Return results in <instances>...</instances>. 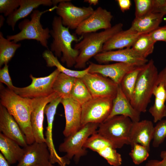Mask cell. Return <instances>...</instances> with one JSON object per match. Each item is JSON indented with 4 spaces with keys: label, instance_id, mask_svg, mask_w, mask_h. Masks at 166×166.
<instances>
[{
    "label": "cell",
    "instance_id": "6da1fadb",
    "mask_svg": "<svg viewBox=\"0 0 166 166\" xmlns=\"http://www.w3.org/2000/svg\"><path fill=\"white\" fill-rule=\"evenodd\" d=\"M0 104L4 107L19 125L28 144L35 142L30 122L34 99L23 97L12 90L0 85Z\"/></svg>",
    "mask_w": 166,
    "mask_h": 166
},
{
    "label": "cell",
    "instance_id": "7a4b0ae2",
    "mask_svg": "<svg viewBox=\"0 0 166 166\" xmlns=\"http://www.w3.org/2000/svg\"><path fill=\"white\" fill-rule=\"evenodd\" d=\"M52 26L50 33L53 40L50 50L57 57H61V61L65 63L68 67L74 66L79 52L72 47V44L80 41L82 36L78 38L76 34H71L69 29L63 25L61 18L58 16L54 17Z\"/></svg>",
    "mask_w": 166,
    "mask_h": 166
},
{
    "label": "cell",
    "instance_id": "3957f363",
    "mask_svg": "<svg viewBox=\"0 0 166 166\" xmlns=\"http://www.w3.org/2000/svg\"><path fill=\"white\" fill-rule=\"evenodd\" d=\"M123 27V24L119 23L103 31L82 35V39L73 48L79 52L75 68H85L89 59L102 52L104 44L114 35L122 30Z\"/></svg>",
    "mask_w": 166,
    "mask_h": 166
},
{
    "label": "cell",
    "instance_id": "277c9868",
    "mask_svg": "<svg viewBox=\"0 0 166 166\" xmlns=\"http://www.w3.org/2000/svg\"><path fill=\"white\" fill-rule=\"evenodd\" d=\"M158 72L152 59L144 65L140 72L130 101L140 113L146 112L154 89L157 86Z\"/></svg>",
    "mask_w": 166,
    "mask_h": 166
},
{
    "label": "cell",
    "instance_id": "5b68a950",
    "mask_svg": "<svg viewBox=\"0 0 166 166\" xmlns=\"http://www.w3.org/2000/svg\"><path fill=\"white\" fill-rule=\"evenodd\" d=\"M57 6L43 11L35 10L31 13L30 19H25L18 25L20 31L17 34L7 35L6 38L15 43L25 40H34L40 42L43 46L49 49L48 40L51 36L48 27L43 28L40 22L44 13L56 10Z\"/></svg>",
    "mask_w": 166,
    "mask_h": 166
},
{
    "label": "cell",
    "instance_id": "8992f818",
    "mask_svg": "<svg viewBox=\"0 0 166 166\" xmlns=\"http://www.w3.org/2000/svg\"><path fill=\"white\" fill-rule=\"evenodd\" d=\"M132 121L128 117L118 115L100 124L97 132L115 148L130 145V135Z\"/></svg>",
    "mask_w": 166,
    "mask_h": 166
},
{
    "label": "cell",
    "instance_id": "52a82bcc",
    "mask_svg": "<svg viewBox=\"0 0 166 166\" xmlns=\"http://www.w3.org/2000/svg\"><path fill=\"white\" fill-rule=\"evenodd\" d=\"M99 124L90 123L83 126L76 132L65 137L59 145V151L66 153L64 156L68 160L74 157V160L78 162L81 157L87 154L84 145L88 138L97 132Z\"/></svg>",
    "mask_w": 166,
    "mask_h": 166
},
{
    "label": "cell",
    "instance_id": "ba28073f",
    "mask_svg": "<svg viewBox=\"0 0 166 166\" xmlns=\"http://www.w3.org/2000/svg\"><path fill=\"white\" fill-rule=\"evenodd\" d=\"M113 100L93 97L81 105L82 126L90 123L101 124L105 121L111 112Z\"/></svg>",
    "mask_w": 166,
    "mask_h": 166
},
{
    "label": "cell",
    "instance_id": "9c48e42d",
    "mask_svg": "<svg viewBox=\"0 0 166 166\" xmlns=\"http://www.w3.org/2000/svg\"><path fill=\"white\" fill-rule=\"evenodd\" d=\"M60 73L56 69L49 75L44 77H36L31 74L30 77L32 82L30 85L22 88L14 86L12 90L23 97L34 99L48 97L54 92L53 84Z\"/></svg>",
    "mask_w": 166,
    "mask_h": 166
},
{
    "label": "cell",
    "instance_id": "30bf717a",
    "mask_svg": "<svg viewBox=\"0 0 166 166\" xmlns=\"http://www.w3.org/2000/svg\"><path fill=\"white\" fill-rule=\"evenodd\" d=\"M66 1L59 3L56 9L57 14L61 19L63 25L69 29L75 30L94 10L91 6L80 7Z\"/></svg>",
    "mask_w": 166,
    "mask_h": 166
},
{
    "label": "cell",
    "instance_id": "8fae6325",
    "mask_svg": "<svg viewBox=\"0 0 166 166\" xmlns=\"http://www.w3.org/2000/svg\"><path fill=\"white\" fill-rule=\"evenodd\" d=\"M92 97H105L113 100L118 85L110 79L97 73H88L81 78Z\"/></svg>",
    "mask_w": 166,
    "mask_h": 166
},
{
    "label": "cell",
    "instance_id": "7c38bea8",
    "mask_svg": "<svg viewBox=\"0 0 166 166\" xmlns=\"http://www.w3.org/2000/svg\"><path fill=\"white\" fill-rule=\"evenodd\" d=\"M93 58L99 64L111 62L129 64L137 66L144 65L148 61L135 52L131 48L102 51Z\"/></svg>",
    "mask_w": 166,
    "mask_h": 166
},
{
    "label": "cell",
    "instance_id": "4fadbf2b",
    "mask_svg": "<svg viewBox=\"0 0 166 166\" xmlns=\"http://www.w3.org/2000/svg\"><path fill=\"white\" fill-rule=\"evenodd\" d=\"M23 148L24 153L16 166H54L45 142H35Z\"/></svg>",
    "mask_w": 166,
    "mask_h": 166
},
{
    "label": "cell",
    "instance_id": "5bb4252c",
    "mask_svg": "<svg viewBox=\"0 0 166 166\" xmlns=\"http://www.w3.org/2000/svg\"><path fill=\"white\" fill-rule=\"evenodd\" d=\"M62 98L58 97L53 100L45 106L44 114L46 115L47 126L45 132V143L47 144L50 154V160L53 164L58 163L60 166H66L70 163V160L64 156L60 157L58 155L54 146L52 136V129L55 115L57 106L61 103Z\"/></svg>",
    "mask_w": 166,
    "mask_h": 166
},
{
    "label": "cell",
    "instance_id": "9a60e30c",
    "mask_svg": "<svg viewBox=\"0 0 166 166\" xmlns=\"http://www.w3.org/2000/svg\"><path fill=\"white\" fill-rule=\"evenodd\" d=\"M113 15L111 12L101 7H99L75 30V34L82 35L96 32L101 29L106 30L112 26Z\"/></svg>",
    "mask_w": 166,
    "mask_h": 166
},
{
    "label": "cell",
    "instance_id": "2e32d148",
    "mask_svg": "<svg viewBox=\"0 0 166 166\" xmlns=\"http://www.w3.org/2000/svg\"><path fill=\"white\" fill-rule=\"evenodd\" d=\"M58 97L57 94L54 92L47 97L34 99L30 122L35 142H45L43 133L45 108L47 105Z\"/></svg>",
    "mask_w": 166,
    "mask_h": 166
},
{
    "label": "cell",
    "instance_id": "e0dca14e",
    "mask_svg": "<svg viewBox=\"0 0 166 166\" xmlns=\"http://www.w3.org/2000/svg\"><path fill=\"white\" fill-rule=\"evenodd\" d=\"M61 103L64 109L65 124L63 132L67 137L78 130L81 124V105L71 97L62 99Z\"/></svg>",
    "mask_w": 166,
    "mask_h": 166
},
{
    "label": "cell",
    "instance_id": "ac0fdd59",
    "mask_svg": "<svg viewBox=\"0 0 166 166\" xmlns=\"http://www.w3.org/2000/svg\"><path fill=\"white\" fill-rule=\"evenodd\" d=\"M0 131L21 147L28 145L26 136L19 125L6 109L0 105Z\"/></svg>",
    "mask_w": 166,
    "mask_h": 166
},
{
    "label": "cell",
    "instance_id": "d6986e66",
    "mask_svg": "<svg viewBox=\"0 0 166 166\" xmlns=\"http://www.w3.org/2000/svg\"><path fill=\"white\" fill-rule=\"evenodd\" d=\"M88 67L89 73L101 74L110 79L119 85L124 76L137 66L121 62L103 65L90 62Z\"/></svg>",
    "mask_w": 166,
    "mask_h": 166
},
{
    "label": "cell",
    "instance_id": "ffe728a7",
    "mask_svg": "<svg viewBox=\"0 0 166 166\" xmlns=\"http://www.w3.org/2000/svg\"><path fill=\"white\" fill-rule=\"evenodd\" d=\"M154 128L150 121L144 120L133 122L130 135V145L137 143L145 147L150 151V144L153 139Z\"/></svg>",
    "mask_w": 166,
    "mask_h": 166
},
{
    "label": "cell",
    "instance_id": "44dd1931",
    "mask_svg": "<svg viewBox=\"0 0 166 166\" xmlns=\"http://www.w3.org/2000/svg\"><path fill=\"white\" fill-rule=\"evenodd\" d=\"M140 113L132 107L118 85L116 96L113 100L111 112L106 120L116 116L122 115L128 117L133 122L138 121Z\"/></svg>",
    "mask_w": 166,
    "mask_h": 166
},
{
    "label": "cell",
    "instance_id": "7402d4cb",
    "mask_svg": "<svg viewBox=\"0 0 166 166\" xmlns=\"http://www.w3.org/2000/svg\"><path fill=\"white\" fill-rule=\"evenodd\" d=\"M41 5L50 6L53 4L51 0H20L19 7L7 17V24L14 31L19 20L26 17Z\"/></svg>",
    "mask_w": 166,
    "mask_h": 166
},
{
    "label": "cell",
    "instance_id": "603a6c76",
    "mask_svg": "<svg viewBox=\"0 0 166 166\" xmlns=\"http://www.w3.org/2000/svg\"><path fill=\"white\" fill-rule=\"evenodd\" d=\"M141 34L130 28L126 30H122L114 35L104 44L102 51L131 48Z\"/></svg>",
    "mask_w": 166,
    "mask_h": 166
},
{
    "label": "cell",
    "instance_id": "cb8c5ba5",
    "mask_svg": "<svg viewBox=\"0 0 166 166\" xmlns=\"http://www.w3.org/2000/svg\"><path fill=\"white\" fill-rule=\"evenodd\" d=\"M164 15L162 13L152 12L135 18L130 28L141 34L150 33L159 27Z\"/></svg>",
    "mask_w": 166,
    "mask_h": 166
},
{
    "label": "cell",
    "instance_id": "d4e9b609",
    "mask_svg": "<svg viewBox=\"0 0 166 166\" xmlns=\"http://www.w3.org/2000/svg\"><path fill=\"white\" fill-rule=\"evenodd\" d=\"M14 140L0 133V151L10 165L18 162L24 152V148Z\"/></svg>",
    "mask_w": 166,
    "mask_h": 166
},
{
    "label": "cell",
    "instance_id": "484cf974",
    "mask_svg": "<svg viewBox=\"0 0 166 166\" xmlns=\"http://www.w3.org/2000/svg\"><path fill=\"white\" fill-rule=\"evenodd\" d=\"M153 95L154 103L148 111L153 118V122L156 123L166 117V90L163 85L160 84L156 87Z\"/></svg>",
    "mask_w": 166,
    "mask_h": 166
},
{
    "label": "cell",
    "instance_id": "4316f807",
    "mask_svg": "<svg viewBox=\"0 0 166 166\" xmlns=\"http://www.w3.org/2000/svg\"><path fill=\"white\" fill-rule=\"evenodd\" d=\"M42 57L49 67H55L61 73L76 78H81L89 72L88 67L81 70H76L69 69L62 65L56 57L49 49L45 50L42 53Z\"/></svg>",
    "mask_w": 166,
    "mask_h": 166
},
{
    "label": "cell",
    "instance_id": "83f0119b",
    "mask_svg": "<svg viewBox=\"0 0 166 166\" xmlns=\"http://www.w3.org/2000/svg\"><path fill=\"white\" fill-rule=\"evenodd\" d=\"M76 78L60 72L53 83V92L62 99L70 97Z\"/></svg>",
    "mask_w": 166,
    "mask_h": 166
},
{
    "label": "cell",
    "instance_id": "f1b7e54d",
    "mask_svg": "<svg viewBox=\"0 0 166 166\" xmlns=\"http://www.w3.org/2000/svg\"><path fill=\"white\" fill-rule=\"evenodd\" d=\"M21 46L20 43L14 42L4 37L0 32V67L7 64L14 57L17 49Z\"/></svg>",
    "mask_w": 166,
    "mask_h": 166
},
{
    "label": "cell",
    "instance_id": "f546056e",
    "mask_svg": "<svg viewBox=\"0 0 166 166\" xmlns=\"http://www.w3.org/2000/svg\"><path fill=\"white\" fill-rule=\"evenodd\" d=\"M155 43L149 33L143 34L138 37L131 48L140 55L147 58L153 53Z\"/></svg>",
    "mask_w": 166,
    "mask_h": 166
},
{
    "label": "cell",
    "instance_id": "4dcf8cb0",
    "mask_svg": "<svg viewBox=\"0 0 166 166\" xmlns=\"http://www.w3.org/2000/svg\"><path fill=\"white\" fill-rule=\"evenodd\" d=\"M144 65L137 66L126 73L123 77L120 85L129 101L131 98L139 74Z\"/></svg>",
    "mask_w": 166,
    "mask_h": 166
},
{
    "label": "cell",
    "instance_id": "1f68e13d",
    "mask_svg": "<svg viewBox=\"0 0 166 166\" xmlns=\"http://www.w3.org/2000/svg\"><path fill=\"white\" fill-rule=\"evenodd\" d=\"M70 97L81 105L93 97L87 86L81 78H76Z\"/></svg>",
    "mask_w": 166,
    "mask_h": 166
},
{
    "label": "cell",
    "instance_id": "d6a6232c",
    "mask_svg": "<svg viewBox=\"0 0 166 166\" xmlns=\"http://www.w3.org/2000/svg\"><path fill=\"white\" fill-rule=\"evenodd\" d=\"M97 153L105 159L111 165L120 166L122 164L121 155L111 145L106 146Z\"/></svg>",
    "mask_w": 166,
    "mask_h": 166
},
{
    "label": "cell",
    "instance_id": "836d02e7",
    "mask_svg": "<svg viewBox=\"0 0 166 166\" xmlns=\"http://www.w3.org/2000/svg\"><path fill=\"white\" fill-rule=\"evenodd\" d=\"M111 145L105 138L97 132L91 136L85 142L84 148H89L97 152L106 147Z\"/></svg>",
    "mask_w": 166,
    "mask_h": 166
},
{
    "label": "cell",
    "instance_id": "e575fe53",
    "mask_svg": "<svg viewBox=\"0 0 166 166\" xmlns=\"http://www.w3.org/2000/svg\"><path fill=\"white\" fill-rule=\"evenodd\" d=\"M129 153L133 162L136 165H139L146 160L149 156V152L144 146L137 143L134 144Z\"/></svg>",
    "mask_w": 166,
    "mask_h": 166
},
{
    "label": "cell",
    "instance_id": "d590c367",
    "mask_svg": "<svg viewBox=\"0 0 166 166\" xmlns=\"http://www.w3.org/2000/svg\"><path fill=\"white\" fill-rule=\"evenodd\" d=\"M135 18H139L153 12L155 9L154 0H135Z\"/></svg>",
    "mask_w": 166,
    "mask_h": 166
},
{
    "label": "cell",
    "instance_id": "8d00e7d4",
    "mask_svg": "<svg viewBox=\"0 0 166 166\" xmlns=\"http://www.w3.org/2000/svg\"><path fill=\"white\" fill-rule=\"evenodd\" d=\"M166 138V119L161 120L158 122L154 128V135L152 146L157 148L164 141Z\"/></svg>",
    "mask_w": 166,
    "mask_h": 166
},
{
    "label": "cell",
    "instance_id": "74e56055",
    "mask_svg": "<svg viewBox=\"0 0 166 166\" xmlns=\"http://www.w3.org/2000/svg\"><path fill=\"white\" fill-rule=\"evenodd\" d=\"M20 2V0H0V13L8 17L19 7Z\"/></svg>",
    "mask_w": 166,
    "mask_h": 166
},
{
    "label": "cell",
    "instance_id": "f35d334b",
    "mask_svg": "<svg viewBox=\"0 0 166 166\" xmlns=\"http://www.w3.org/2000/svg\"><path fill=\"white\" fill-rule=\"evenodd\" d=\"M0 81L1 83L5 84L8 88L11 90L14 86L12 84L7 64L4 65L0 69Z\"/></svg>",
    "mask_w": 166,
    "mask_h": 166
},
{
    "label": "cell",
    "instance_id": "ab89813d",
    "mask_svg": "<svg viewBox=\"0 0 166 166\" xmlns=\"http://www.w3.org/2000/svg\"><path fill=\"white\" fill-rule=\"evenodd\" d=\"M149 33L155 42L162 41L166 43V24L162 26H159Z\"/></svg>",
    "mask_w": 166,
    "mask_h": 166
},
{
    "label": "cell",
    "instance_id": "60d3db41",
    "mask_svg": "<svg viewBox=\"0 0 166 166\" xmlns=\"http://www.w3.org/2000/svg\"><path fill=\"white\" fill-rule=\"evenodd\" d=\"M160 156L162 160H150L148 161L145 166H166V150L161 152Z\"/></svg>",
    "mask_w": 166,
    "mask_h": 166
},
{
    "label": "cell",
    "instance_id": "b9f144b4",
    "mask_svg": "<svg viewBox=\"0 0 166 166\" xmlns=\"http://www.w3.org/2000/svg\"><path fill=\"white\" fill-rule=\"evenodd\" d=\"M157 84V85L160 84L163 85L166 90V65L164 69L158 73Z\"/></svg>",
    "mask_w": 166,
    "mask_h": 166
},
{
    "label": "cell",
    "instance_id": "7bdbcfd3",
    "mask_svg": "<svg viewBox=\"0 0 166 166\" xmlns=\"http://www.w3.org/2000/svg\"><path fill=\"white\" fill-rule=\"evenodd\" d=\"M121 11L124 12L129 10L131 6V1L130 0H117Z\"/></svg>",
    "mask_w": 166,
    "mask_h": 166
},
{
    "label": "cell",
    "instance_id": "ee69618b",
    "mask_svg": "<svg viewBox=\"0 0 166 166\" xmlns=\"http://www.w3.org/2000/svg\"><path fill=\"white\" fill-rule=\"evenodd\" d=\"M0 166H10V164L1 152H0Z\"/></svg>",
    "mask_w": 166,
    "mask_h": 166
},
{
    "label": "cell",
    "instance_id": "f6af8a7d",
    "mask_svg": "<svg viewBox=\"0 0 166 166\" xmlns=\"http://www.w3.org/2000/svg\"><path fill=\"white\" fill-rule=\"evenodd\" d=\"M153 13H161L165 15L166 14V2L161 7L156 10Z\"/></svg>",
    "mask_w": 166,
    "mask_h": 166
},
{
    "label": "cell",
    "instance_id": "bcb514c9",
    "mask_svg": "<svg viewBox=\"0 0 166 166\" xmlns=\"http://www.w3.org/2000/svg\"><path fill=\"white\" fill-rule=\"evenodd\" d=\"M84 2L88 3L90 5H96L99 2L98 0H85Z\"/></svg>",
    "mask_w": 166,
    "mask_h": 166
},
{
    "label": "cell",
    "instance_id": "7dc6e473",
    "mask_svg": "<svg viewBox=\"0 0 166 166\" xmlns=\"http://www.w3.org/2000/svg\"><path fill=\"white\" fill-rule=\"evenodd\" d=\"M66 0H51L53 5V6H57V4H58L63 2L65 1Z\"/></svg>",
    "mask_w": 166,
    "mask_h": 166
},
{
    "label": "cell",
    "instance_id": "c3c4849f",
    "mask_svg": "<svg viewBox=\"0 0 166 166\" xmlns=\"http://www.w3.org/2000/svg\"><path fill=\"white\" fill-rule=\"evenodd\" d=\"M5 21V18L4 16L1 15L0 16V28H1L2 27L4 21Z\"/></svg>",
    "mask_w": 166,
    "mask_h": 166
},
{
    "label": "cell",
    "instance_id": "681fc988",
    "mask_svg": "<svg viewBox=\"0 0 166 166\" xmlns=\"http://www.w3.org/2000/svg\"><path fill=\"white\" fill-rule=\"evenodd\" d=\"M165 22H166V20H165Z\"/></svg>",
    "mask_w": 166,
    "mask_h": 166
}]
</instances>
